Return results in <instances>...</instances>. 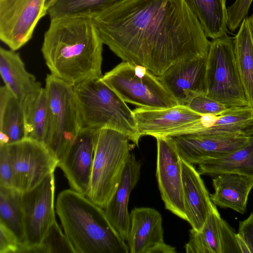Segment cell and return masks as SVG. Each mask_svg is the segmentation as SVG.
Instances as JSON below:
<instances>
[{
  "instance_id": "obj_13",
  "label": "cell",
  "mask_w": 253,
  "mask_h": 253,
  "mask_svg": "<svg viewBox=\"0 0 253 253\" xmlns=\"http://www.w3.org/2000/svg\"><path fill=\"white\" fill-rule=\"evenodd\" d=\"M129 253H175L174 247L164 241L162 217L149 207L135 208L129 215L126 241Z\"/></svg>"
},
{
  "instance_id": "obj_7",
  "label": "cell",
  "mask_w": 253,
  "mask_h": 253,
  "mask_svg": "<svg viewBox=\"0 0 253 253\" xmlns=\"http://www.w3.org/2000/svg\"><path fill=\"white\" fill-rule=\"evenodd\" d=\"M205 93L230 107L249 106L236 63L233 39L227 35L211 41Z\"/></svg>"
},
{
  "instance_id": "obj_9",
  "label": "cell",
  "mask_w": 253,
  "mask_h": 253,
  "mask_svg": "<svg viewBox=\"0 0 253 253\" xmlns=\"http://www.w3.org/2000/svg\"><path fill=\"white\" fill-rule=\"evenodd\" d=\"M5 146L13 173V188L24 192L53 172L58 161L43 143L24 138Z\"/></svg>"
},
{
  "instance_id": "obj_33",
  "label": "cell",
  "mask_w": 253,
  "mask_h": 253,
  "mask_svg": "<svg viewBox=\"0 0 253 253\" xmlns=\"http://www.w3.org/2000/svg\"><path fill=\"white\" fill-rule=\"evenodd\" d=\"M253 0H236L227 8L228 28L235 31L244 18L247 17L249 10Z\"/></svg>"
},
{
  "instance_id": "obj_8",
  "label": "cell",
  "mask_w": 253,
  "mask_h": 253,
  "mask_svg": "<svg viewBox=\"0 0 253 253\" xmlns=\"http://www.w3.org/2000/svg\"><path fill=\"white\" fill-rule=\"evenodd\" d=\"M101 79L125 102L139 107L166 108L178 105L158 77L144 67L123 61Z\"/></svg>"
},
{
  "instance_id": "obj_24",
  "label": "cell",
  "mask_w": 253,
  "mask_h": 253,
  "mask_svg": "<svg viewBox=\"0 0 253 253\" xmlns=\"http://www.w3.org/2000/svg\"><path fill=\"white\" fill-rule=\"evenodd\" d=\"M199 21L207 38L227 35L228 10L224 0H184Z\"/></svg>"
},
{
  "instance_id": "obj_39",
  "label": "cell",
  "mask_w": 253,
  "mask_h": 253,
  "mask_svg": "<svg viewBox=\"0 0 253 253\" xmlns=\"http://www.w3.org/2000/svg\"><path fill=\"white\" fill-rule=\"evenodd\" d=\"M224 0L226 1L227 0Z\"/></svg>"
},
{
  "instance_id": "obj_17",
  "label": "cell",
  "mask_w": 253,
  "mask_h": 253,
  "mask_svg": "<svg viewBox=\"0 0 253 253\" xmlns=\"http://www.w3.org/2000/svg\"><path fill=\"white\" fill-rule=\"evenodd\" d=\"M140 137H168L179 129L194 123L202 116L186 106L177 105L166 108L137 107L133 110Z\"/></svg>"
},
{
  "instance_id": "obj_4",
  "label": "cell",
  "mask_w": 253,
  "mask_h": 253,
  "mask_svg": "<svg viewBox=\"0 0 253 253\" xmlns=\"http://www.w3.org/2000/svg\"><path fill=\"white\" fill-rule=\"evenodd\" d=\"M73 87L82 128L114 129L138 146L141 137L133 111L101 77L86 80Z\"/></svg>"
},
{
  "instance_id": "obj_36",
  "label": "cell",
  "mask_w": 253,
  "mask_h": 253,
  "mask_svg": "<svg viewBox=\"0 0 253 253\" xmlns=\"http://www.w3.org/2000/svg\"><path fill=\"white\" fill-rule=\"evenodd\" d=\"M237 234L246 244L249 253H253V211L247 219L240 221Z\"/></svg>"
},
{
  "instance_id": "obj_31",
  "label": "cell",
  "mask_w": 253,
  "mask_h": 253,
  "mask_svg": "<svg viewBox=\"0 0 253 253\" xmlns=\"http://www.w3.org/2000/svg\"><path fill=\"white\" fill-rule=\"evenodd\" d=\"M32 253H75L66 235L55 221L51 225L41 244Z\"/></svg>"
},
{
  "instance_id": "obj_37",
  "label": "cell",
  "mask_w": 253,
  "mask_h": 253,
  "mask_svg": "<svg viewBox=\"0 0 253 253\" xmlns=\"http://www.w3.org/2000/svg\"><path fill=\"white\" fill-rule=\"evenodd\" d=\"M251 32L253 39V13L250 17H248Z\"/></svg>"
},
{
  "instance_id": "obj_18",
  "label": "cell",
  "mask_w": 253,
  "mask_h": 253,
  "mask_svg": "<svg viewBox=\"0 0 253 253\" xmlns=\"http://www.w3.org/2000/svg\"><path fill=\"white\" fill-rule=\"evenodd\" d=\"M181 169L186 221L200 231L214 204L194 165L181 159Z\"/></svg>"
},
{
  "instance_id": "obj_32",
  "label": "cell",
  "mask_w": 253,
  "mask_h": 253,
  "mask_svg": "<svg viewBox=\"0 0 253 253\" xmlns=\"http://www.w3.org/2000/svg\"><path fill=\"white\" fill-rule=\"evenodd\" d=\"M186 106L202 115H219L230 108L208 96L205 93L197 94Z\"/></svg>"
},
{
  "instance_id": "obj_16",
  "label": "cell",
  "mask_w": 253,
  "mask_h": 253,
  "mask_svg": "<svg viewBox=\"0 0 253 253\" xmlns=\"http://www.w3.org/2000/svg\"><path fill=\"white\" fill-rule=\"evenodd\" d=\"M96 130L82 128L58 165L71 188L86 196L92 170Z\"/></svg>"
},
{
  "instance_id": "obj_26",
  "label": "cell",
  "mask_w": 253,
  "mask_h": 253,
  "mask_svg": "<svg viewBox=\"0 0 253 253\" xmlns=\"http://www.w3.org/2000/svg\"><path fill=\"white\" fill-rule=\"evenodd\" d=\"M233 39L236 63L249 106L253 107V39L248 17Z\"/></svg>"
},
{
  "instance_id": "obj_29",
  "label": "cell",
  "mask_w": 253,
  "mask_h": 253,
  "mask_svg": "<svg viewBox=\"0 0 253 253\" xmlns=\"http://www.w3.org/2000/svg\"><path fill=\"white\" fill-rule=\"evenodd\" d=\"M0 222L15 236L22 253L25 234L21 192L13 188L0 186Z\"/></svg>"
},
{
  "instance_id": "obj_11",
  "label": "cell",
  "mask_w": 253,
  "mask_h": 253,
  "mask_svg": "<svg viewBox=\"0 0 253 253\" xmlns=\"http://www.w3.org/2000/svg\"><path fill=\"white\" fill-rule=\"evenodd\" d=\"M45 0H0V39L16 51L32 38L40 20L47 13Z\"/></svg>"
},
{
  "instance_id": "obj_20",
  "label": "cell",
  "mask_w": 253,
  "mask_h": 253,
  "mask_svg": "<svg viewBox=\"0 0 253 253\" xmlns=\"http://www.w3.org/2000/svg\"><path fill=\"white\" fill-rule=\"evenodd\" d=\"M0 74L5 85L22 106L42 88L36 78L26 70L15 51L0 47Z\"/></svg>"
},
{
  "instance_id": "obj_3",
  "label": "cell",
  "mask_w": 253,
  "mask_h": 253,
  "mask_svg": "<svg viewBox=\"0 0 253 253\" xmlns=\"http://www.w3.org/2000/svg\"><path fill=\"white\" fill-rule=\"evenodd\" d=\"M56 211L75 253H129L104 209L72 189L61 191Z\"/></svg>"
},
{
  "instance_id": "obj_25",
  "label": "cell",
  "mask_w": 253,
  "mask_h": 253,
  "mask_svg": "<svg viewBox=\"0 0 253 253\" xmlns=\"http://www.w3.org/2000/svg\"><path fill=\"white\" fill-rule=\"evenodd\" d=\"M223 219L215 205L200 231L189 230L187 253H223Z\"/></svg>"
},
{
  "instance_id": "obj_27",
  "label": "cell",
  "mask_w": 253,
  "mask_h": 253,
  "mask_svg": "<svg viewBox=\"0 0 253 253\" xmlns=\"http://www.w3.org/2000/svg\"><path fill=\"white\" fill-rule=\"evenodd\" d=\"M201 175L214 176L236 173L253 176V138L247 145L224 156L205 161L198 165Z\"/></svg>"
},
{
  "instance_id": "obj_23",
  "label": "cell",
  "mask_w": 253,
  "mask_h": 253,
  "mask_svg": "<svg viewBox=\"0 0 253 253\" xmlns=\"http://www.w3.org/2000/svg\"><path fill=\"white\" fill-rule=\"evenodd\" d=\"M25 138L23 109L4 85L0 88V145Z\"/></svg>"
},
{
  "instance_id": "obj_38",
  "label": "cell",
  "mask_w": 253,
  "mask_h": 253,
  "mask_svg": "<svg viewBox=\"0 0 253 253\" xmlns=\"http://www.w3.org/2000/svg\"><path fill=\"white\" fill-rule=\"evenodd\" d=\"M55 0H45V6L47 9Z\"/></svg>"
},
{
  "instance_id": "obj_12",
  "label": "cell",
  "mask_w": 253,
  "mask_h": 253,
  "mask_svg": "<svg viewBox=\"0 0 253 253\" xmlns=\"http://www.w3.org/2000/svg\"><path fill=\"white\" fill-rule=\"evenodd\" d=\"M156 175L161 196L166 209L186 220L181 158L169 137H159Z\"/></svg>"
},
{
  "instance_id": "obj_30",
  "label": "cell",
  "mask_w": 253,
  "mask_h": 253,
  "mask_svg": "<svg viewBox=\"0 0 253 253\" xmlns=\"http://www.w3.org/2000/svg\"><path fill=\"white\" fill-rule=\"evenodd\" d=\"M124 0H55L47 9L50 19L85 16L92 17Z\"/></svg>"
},
{
  "instance_id": "obj_5",
  "label": "cell",
  "mask_w": 253,
  "mask_h": 253,
  "mask_svg": "<svg viewBox=\"0 0 253 253\" xmlns=\"http://www.w3.org/2000/svg\"><path fill=\"white\" fill-rule=\"evenodd\" d=\"M129 138L111 128L96 130L92 170L86 196L104 209L120 183L130 156Z\"/></svg>"
},
{
  "instance_id": "obj_28",
  "label": "cell",
  "mask_w": 253,
  "mask_h": 253,
  "mask_svg": "<svg viewBox=\"0 0 253 253\" xmlns=\"http://www.w3.org/2000/svg\"><path fill=\"white\" fill-rule=\"evenodd\" d=\"M25 138L44 143L48 125V105L44 88L23 106Z\"/></svg>"
},
{
  "instance_id": "obj_15",
  "label": "cell",
  "mask_w": 253,
  "mask_h": 253,
  "mask_svg": "<svg viewBox=\"0 0 253 253\" xmlns=\"http://www.w3.org/2000/svg\"><path fill=\"white\" fill-rule=\"evenodd\" d=\"M207 58L179 61L157 76L178 105L186 106L196 95L205 93Z\"/></svg>"
},
{
  "instance_id": "obj_34",
  "label": "cell",
  "mask_w": 253,
  "mask_h": 253,
  "mask_svg": "<svg viewBox=\"0 0 253 253\" xmlns=\"http://www.w3.org/2000/svg\"><path fill=\"white\" fill-rule=\"evenodd\" d=\"M21 246L13 233L0 222V253H19Z\"/></svg>"
},
{
  "instance_id": "obj_1",
  "label": "cell",
  "mask_w": 253,
  "mask_h": 253,
  "mask_svg": "<svg viewBox=\"0 0 253 253\" xmlns=\"http://www.w3.org/2000/svg\"><path fill=\"white\" fill-rule=\"evenodd\" d=\"M92 19L115 54L156 76L208 54L211 42L184 0H124Z\"/></svg>"
},
{
  "instance_id": "obj_19",
  "label": "cell",
  "mask_w": 253,
  "mask_h": 253,
  "mask_svg": "<svg viewBox=\"0 0 253 253\" xmlns=\"http://www.w3.org/2000/svg\"><path fill=\"white\" fill-rule=\"evenodd\" d=\"M141 168L140 161L131 153L117 190L104 209L109 220L126 242L129 225V196L139 180Z\"/></svg>"
},
{
  "instance_id": "obj_10",
  "label": "cell",
  "mask_w": 253,
  "mask_h": 253,
  "mask_svg": "<svg viewBox=\"0 0 253 253\" xmlns=\"http://www.w3.org/2000/svg\"><path fill=\"white\" fill-rule=\"evenodd\" d=\"M54 192L55 178L51 172L33 189L21 192L25 234L22 253H32L40 246L56 221Z\"/></svg>"
},
{
  "instance_id": "obj_22",
  "label": "cell",
  "mask_w": 253,
  "mask_h": 253,
  "mask_svg": "<svg viewBox=\"0 0 253 253\" xmlns=\"http://www.w3.org/2000/svg\"><path fill=\"white\" fill-rule=\"evenodd\" d=\"M188 134L253 137V107H230L209 126Z\"/></svg>"
},
{
  "instance_id": "obj_35",
  "label": "cell",
  "mask_w": 253,
  "mask_h": 253,
  "mask_svg": "<svg viewBox=\"0 0 253 253\" xmlns=\"http://www.w3.org/2000/svg\"><path fill=\"white\" fill-rule=\"evenodd\" d=\"M0 186L13 188L12 169L4 145H0Z\"/></svg>"
},
{
  "instance_id": "obj_14",
  "label": "cell",
  "mask_w": 253,
  "mask_h": 253,
  "mask_svg": "<svg viewBox=\"0 0 253 253\" xmlns=\"http://www.w3.org/2000/svg\"><path fill=\"white\" fill-rule=\"evenodd\" d=\"M168 137L173 143L181 158L193 165L232 153L249 144L253 138L192 134Z\"/></svg>"
},
{
  "instance_id": "obj_6",
  "label": "cell",
  "mask_w": 253,
  "mask_h": 253,
  "mask_svg": "<svg viewBox=\"0 0 253 253\" xmlns=\"http://www.w3.org/2000/svg\"><path fill=\"white\" fill-rule=\"evenodd\" d=\"M44 88L49 117L44 144L59 162L76 140L82 124L73 85L49 74Z\"/></svg>"
},
{
  "instance_id": "obj_2",
  "label": "cell",
  "mask_w": 253,
  "mask_h": 253,
  "mask_svg": "<svg viewBox=\"0 0 253 253\" xmlns=\"http://www.w3.org/2000/svg\"><path fill=\"white\" fill-rule=\"evenodd\" d=\"M103 44L91 17L65 16L50 19L41 50L50 74L74 85L102 77Z\"/></svg>"
},
{
  "instance_id": "obj_21",
  "label": "cell",
  "mask_w": 253,
  "mask_h": 253,
  "mask_svg": "<svg viewBox=\"0 0 253 253\" xmlns=\"http://www.w3.org/2000/svg\"><path fill=\"white\" fill-rule=\"evenodd\" d=\"M214 192L210 198L215 205L243 214L253 187V176L236 173H223L213 176Z\"/></svg>"
}]
</instances>
